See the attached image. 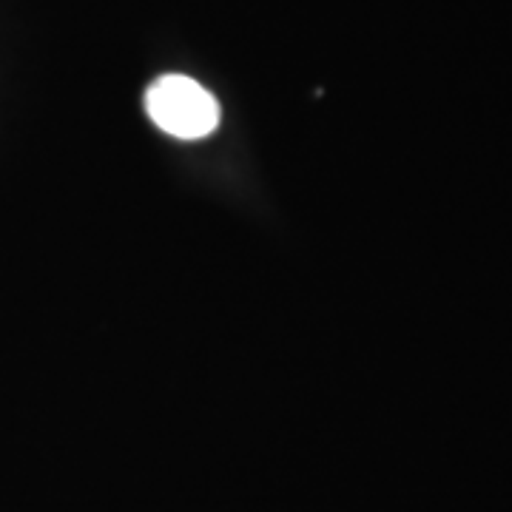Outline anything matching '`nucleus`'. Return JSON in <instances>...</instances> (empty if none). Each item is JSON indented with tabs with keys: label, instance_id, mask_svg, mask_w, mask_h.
<instances>
[{
	"label": "nucleus",
	"instance_id": "obj_1",
	"mask_svg": "<svg viewBox=\"0 0 512 512\" xmlns=\"http://www.w3.org/2000/svg\"><path fill=\"white\" fill-rule=\"evenodd\" d=\"M146 111L154 126L177 140H202L220 126L217 97L185 74L157 77L146 92Z\"/></svg>",
	"mask_w": 512,
	"mask_h": 512
}]
</instances>
